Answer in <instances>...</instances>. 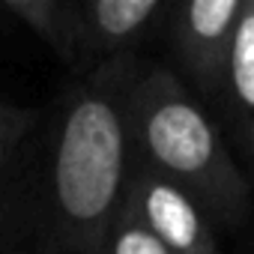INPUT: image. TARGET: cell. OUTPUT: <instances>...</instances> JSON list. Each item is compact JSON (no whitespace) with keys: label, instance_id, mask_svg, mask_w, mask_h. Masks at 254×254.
<instances>
[{"label":"cell","instance_id":"cell-7","mask_svg":"<svg viewBox=\"0 0 254 254\" xmlns=\"http://www.w3.org/2000/svg\"><path fill=\"white\" fill-rule=\"evenodd\" d=\"M0 9L12 24L33 30L66 69L75 75L87 72L84 27L75 0H0Z\"/></svg>","mask_w":254,"mask_h":254},{"label":"cell","instance_id":"cell-9","mask_svg":"<svg viewBox=\"0 0 254 254\" xmlns=\"http://www.w3.org/2000/svg\"><path fill=\"white\" fill-rule=\"evenodd\" d=\"M36 123V120H33ZM33 123H18V126H0V218H3V203H6V191L12 183V165L18 156L21 141L27 138Z\"/></svg>","mask_w":254,"mask_h":254},{"label":"cell","instance_id":"cell-6","mask_svg":"<svg viewBox=\"0 0 254 254\" xmlns=\"http://www.w3.org/2000/svg\"><path fill=\"white\" fill-rule=\"evenodd\" d=\"M215 114L230 153L242 159V171L254 174V0L242 6Z\"/></svg>","mask_w":254,"mask_h":254},{"label":"cell","instance_id":"cell-2","mask_svg":"<svg viewBox=\"0 0 254 254\" xmlns=\"http://www.w3.org/2000/svg\"><path fill=\"white\" fill-rule=\"evenodd\" d=\"M126 120L141 168L183 189L215 227H236L248 218V177L215 117L174 69L141 60L126 96Z\"/></svg>","mask_w":254,"mask_h":254},{"label":"cell","instance_id":"cell-10","mask_svg":"<svg viewBox=\"0 0 254 254\" xmlns=\"http://www.w3.org/2000/svg\"><path fill=\"white\" fill-rule=\"evenodd\" d=\"M36 111H24L18 105H6L0 102V126H18V123H33Z\"/></svg>","mask_w":254,"mask_h":254},{"label":"cell","instance_id":"cell-8","mask_svg":"<svg viewBox=\"0 0 254 254\" xmlns=\"http://www.w3.org/2000/svg\"><path fill=\"white\" fill-rule=\"evenodd\" d=\"M99 254H171V251L138 218H132L126 209H120V215L111 224Z\"/></svg>","mask_w":254,"mask_h":254},{"label":"cell","instance_id":"cell-5","mask_svg":"<svg viewBox=\"0 0 254 254\" xmlns=\"http://www.w3.org/2000/svg\"><path fill=\"white\" fill-rule=\"evenodd\" d=\"M78 9L87 72L123 57H138L144 39L162 21H168L171 12V6L162 0H84Z\"/></svg>","mask_w":254,"mask_h":254},{"label":"cell","instance_id":"cell-4","mask_svg":"<svg viewBox=\"0 0 254 254\" xmlns=\"http://www.w3.org/2000/svg\"><path fill=\"white\" fill-rule=\"evenodd\" d=\"M123 209L138 218L171 254H218L215 224L177 186L135 162Z\"/></svg>","mask_w":254,"mask_h":254},{"label":"cell","instance_id":"cell-3","mask_svg":"<svg viewBox=\"0 0 254 254\" xmlns=\"http://www.w3.org/2000/svg\"><path fill=\"white\" fill-rule=\"evenodd\" d=\"M242 6L245 0H186L168 12L177 75L206 111L218 108Z\"/></svg>","mask_w":254,"mask_h":254},{"label":"cell","instance_id":"cell-1","mask_svg":"<svg viewBox=\"0 0 254 254\" xmlns=\"http://www.w3.org/2000/svg\"><path fill=\"white\" fill-rule=\"evenodd\" d=\"M141 66L123 57L78 81L57 114L48 162V218L60 251L99 254L135 168L126 96Z\"/></svg>","mask_w":254,"mask_h":254},{"label":"cell","instance_id":"cell-11","mask_svg":"<svg viewBox=\"0 0 254 254\" xmlns=\"http://www.w3.org/2000/svg\"><path fill=\"white\" fill-rule=\"evenodd\" d=\"M0 18H3V21H6V12H3V9H0Z\"/></svg>","mask_w":254,"mask_h":254}]
</instances>
